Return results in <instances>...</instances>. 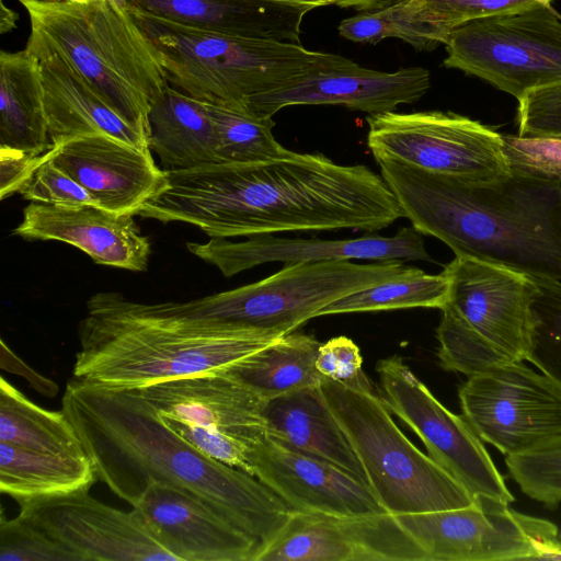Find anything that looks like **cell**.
I'll return each mask as SVG.
<instances>
[{
    "label": "cell",
    "mask_w": 561,
    "mask_h": 561,
    "mask_svg": "<svg viewBox=\"0 0 561 561\" xmlns=\"http://www.w3.org/2000/svg\"><path fill=\"white\" fill-rule=\"evenodd\" d=\"M164 171L167 184L137 215L190 224L210 238L376 232L403 217L381 175L364 164L335 163L322 153Z\"/></svg>",
    "instance_id": "6da1fadb"
},
{
    "label": "cell",
    "mask_w": 561,
    "mask_h": 561,
    "mask_svg": "<svg viewBox=\"0 0 561 561\" xmlns=\"http://www.w3.org/2000/svg\"><path fill=\"white\" fill-rule=\"evenodd\" d=\"M61 403L96 478L131 506L149 485L164 484L232 522L254 537L260 549L291 512L255 477L186 442L137 389L110 390L72 378Z\"/></svg>",
    "instance_id": "7a4b0ae2"
},
{
    "label": "cell",
    "mask_w": 561,
    "mask_h": 561,
    "mask_svg": "<svg viewBox=\"0 0 561 561\" xmlns=\"http://www.w3.org/2000/svg\"><path fill=\"white\" fill-rule=\"evenodd\" d=\"M403 217L456 256L561 282V183L512 174L469 183L391 158H375Z\"/></svg>",
    "instance_id": "3957f363"
},
{
    "label": "cell",
    "mask_w": 561,
    "mask_h": 561,
    "mask_svg": "<svg viewBox=\"0 0 561 561\" xmlns=\"http://www.w3.org/2000/svg\"><path fill=\"white\" fill-rule=\"evenodd\" d=\"M283 335L157 310L117 291L87 301L73 378L135 390L181 377L226 371Z\"/></svg>",
    "instance_id": "277c9868"
},
{
    "label": "cell",
    "mask_w": 561,
    "mask_h": 561,
    "mask_svg": "<svg viewBox=\"0 0 561 561\" xmlns=\"http://www.w3.org/2000/svg\"><path fill=\"white\" fill-rule=\"evenodd\" d=\"M30 19L25 47L66 57L124 118L149 131L151 105L169 83L158 53L116 0H18Z\"/></svg>",
    "instance_id": "5b68a950"
},
{
    "label": "cell",
    "mask_w": 561,
    "mask_h": 561,
    "mask_svg": "<svg viewBox=\"0 0 561 561\" xmlns=\"http://www.w3.org/2000/svg\"><path fill=\"white\" fill-rule=\"evenodd\" d=\"M129 12L154 46L169 85L245 113L253 98L295 84L324 55L300 43L206 32Z\"/></svg>",
    "instance_id": "8992f818"
},
{
    "label": "cell",
    "mask_w": 561,
    "mask_h": 561,
    "mask_svg": "<svg viewBox=\"0 0 561 561\" xmlns=\"http://www.w3.org/2000/svg\"><path fill=\"white\" fill-rule=\"evenodd\" d=\"M443 272L449 296L436 330L439 365L471 376L526 360L535 324V280L471 256L455 255Z\"/></svg>",
    "instance_id": "52a82bcc"
},
{
    "label": "cell",
    "mask_w": 561,
    "mask_h": 561,
    "mask_svg": "<svg viewBox=\"0 0 561 561\" xmlns=\"http://www.w3.org/2000/svg\"><path fill=\"white\" fill-rule=\"evenodd\" d=\"M323 396L346 434L374 494L396 516L458 508L476 497L416 448L392 420L386 399L374 389L325 378Z\"/></svg>",
    "instance_id": "ba28073f"
},
{
    "label": "cell",
    "mask_w": 561,
    "mask_h": 561,
    "mask_svg": "<svg viewBox=\"0 0 561 561\" xmlns=\"http://www.w3.org/2000/svg\"><path fill=\"white\" fill-rule=\"evenodd\" d=\"M410 266L401 261L355 264L323 261L285 264L259 282L188 301L151 304L161 312L207 319L238 329L285 335L327 305L390 280Z\"/></svg>",
    "instance_id": "9c48e42d"
},
{
    "label": "cell",
    "mask_w": 561,
    "mask_h": 561,
    "mask_svg": "<svg viewBox=\"0 0 561 561\" xmlns=\"http://www.w3.org/2000/svg\"><path fill=\"white\" fill-rule=\"evenodd\" d=\"M446 68L478 77L517 101L561 81V14L551 4L470 21L445 44Z\"/></svg>",
    "instance_id": "30bf717a"
},
{
    "label": "cell",
    "mask_w": 561,
    "mask_h": 561,
    "mask_svg": "<svg viewBox=\"0 0 561 561\" xmlns=\"http://www.w3.org/2000/svg\"><path fill=\"white\" fill-rule=\"evenodd\" d=\"M367 145L386 157L422 170L478 184L512 176L503 135L453 112L370 114Z\"/></svg>",
    "instance_id": "8fae6325"
},
{
    "label": "cell",
    "mask_w": 561,
    "mask_h": 561,
    "mask_svg": "<svg viewBox=\"0 0 561 561\" xmlns=\"http://www.w3.org/2000/svg\"><path fill=\"white\" fill-rule=\"evenodd\" d=\"M458 397L478 436L505 456L561 436V386L524 362L468 376Z\"/></svg>",
    "instance_id": "7c38bea8"
},
{
    "label": "cell",
    "mask_w": 561,
    "mask_h": 561,
    "mask_svg": "<svg viewBox=\"0 0 561 561\" xmlns=\"http://www.w3.org/2000/svg\"><path fill=\"white\" fill-rule=\"evenodd\" d=\"M376 369L390 411L420 437L437 465L474 497L514 501L483 440L463 415L447 410L400 357L381 359Z\"/></svg>",
    "instance_id": "4fadbf2b"
},
{
    "label": "cell",
    "mask_w": 561,
    "mask_h": 561,
    "mask_svg": "<svg viewBox=\"0 0 561 561\" xmlns=\"http://www.w3.org/2000/svg\"><path fill=\"white\" fill-rule=\"evenodd\" d=\"M394 517L426 561L535 560L552 525L483 496L463 507Z\"/></svg>",
    "instance_id": "5bb4252c"
},
{
    "label": "cell",
    "mask_w": 561,
    "mask_h": 561,
    "mask_svg": "<svg viewBox=\"0 0 561 561\" xmlns=\"http://www.w3.org/2000/svg\"><path fill=\"white\" fill-rule=\"evenodd\" d=\"M254 561H426L391 514L293 511Z\"/></svg>",
    "instance_id": "9a60e30c"
},
{
    "label": "cell",
    "mask_w": 561,
    "mask_h": 561,
    "mask_svg": "<svg viewBox=\"0 0 561 561\" xmlns=\"http://www.w3.org/2000/svg\"><path fill=\"white\" fill-rule=\"evenodd\" d=\"M20 514L67 547L79 561L174 560L133 508L124 512L89 490L28 501Z\"/></svg>",
    "instance_id": "2e32d148"
},
{
    "label": "cell",
    "mask_w": 561,
    "mask_h": 561,
    "mask_svg": "<svg viewBox=\"0 0 561 561\" xmlns=\"http://www.w3.org/2000/svg\"><path fill=\"white\" fill-rule=\"evenodd\" d=\"M431 77L422 67L385 72L360 67L340 55L324 53L300 81L285 89L253 98L247 112L270 118L291 105H342L378 114L420 100L430 89Z\"/></svg>",
    "instance_id": "e0dca14e"
},
{
    "label": "cell",
    "mask_w": 561,
    "mask_h": 561,
    "mask_svg": "<svg viewBox=\"0 0 561 561\" xmlns=\"http://www.w3.org/2000/svg\"><path fill=\"white\" fill-rule=\"evenodd\" d=\"M187 250L217 267L226 277L270 262L285 264L373 260L430 261L423 234L413 226L401 228L392 237L375 232L341 240L287 239L272 234L248 237L244 241L210 238L205 243L187 242Z\"/></svg>",
    "instance_id": "ac0fdd59"
},
{
    "label": "cell",
    "mask_w": 561,
    "mask_h": 561,
    "mask_svg": "<svg viewBox=\"0 0 561 561\" xmlns=\"http://www.w3.org/2000/svg\"><path fill=\"white\" fill-rule=\"evenodd\" d=\"M250 474L293 511L340 516L389 514L368 484L341 468L265 436L249 450Z\"/></svg>",
    "instance_id": "d6986e66"
},
{
    "label": "cell",
    "mask_w": 561,
    "mask_h": 561,
    "mask_svg": "<svg viewBox=\"0 0 561 561\" xmlns=\"http://www.w3.org/2000/svg\"><path fill=\"white\" fill-rule=\"evenodd\" d=\"M48 159L83 186L98 207L137 215L167 184L151 154L106 135H90L53 146Z\"/></svg>",
    "instance_id": "ffe728a7"
},
{
    "label": "cell",
    "mask_w": 561,
    "mask_h": 561,
    "mask_svg": "<svg viewBox=\"0 0 561 561\" xmlns=\"http://www.w3.org/2000/svg\"><path fill=\"white\" fill-rule=\"evenodd\" d=\"M176 561H254L257 540L203 502L164 484L133 506Z\"/></svg>",
    "instance_id": "44dd1931"
},
{
    "label": "cell",
    "mask_w": 561,
    "mask_h": 561,
    "mask_svg": "<svg viewBox=\"0 0 561 561\" xmlns=\"http://www.w3.org/2000/svg\"><path fill=\"white\" fill-rule=\"evenodd\" d=\"M137 390L162 416L249 445L267 435L266 400L228 371L174 378Z\"/></svg>",
    "instance_id": "7402d4cb"
},
{
    "label": "cell",
    "mask_w": 561,
    "mask_h": 561,
    "mask_svg": "<svg viewBox=\"0 0 561 561\" xmlns=\"http://www.w3.org/2000/svg\"><path fill=\"white\" fill-rule=\"evenodd\" d=\"M12 234L25 240H54L71 244L95 264L134 272L148 270L150 241L134 215H118L98 206L59 207L31 202Z\"/></svg>",
    "instance_id": "603a6c76"
},
{
    "label": "cell",
    "mask_w": 561,
    "mask_h": 561,
    "mask_svg": "<svg viewBox=\"0 0 561 561\" xmlns=\"http://www.w3.org/2000/svg\"><path fill=\"white\" fill-rule=\"evenodd\" d=\"M24 49L39 62L53 146L77 137L106 135L150 150L149 131L121 116L66 57L39 47Z\"/></svg>",
    "instance_id": "cb8c5ba5"
},
{
    "label": "cell",
    "mask_w": 561,
    "mask_h": 561,
    "mask_svg": "<svg viewBox=\"0 0 561 561\" xmlns=\"http://www.w3.org/2000/svg\"><path fill=\"white\" fill-rule=\"evenodd\" d=\"M126 8L197 30L300 43L311 5L267 0H128Z\"/></svg>",
    "instance_id": "d4e9b609"
},
{
    "label": "cell",
    "mask_w": 561,
    "mask_h": 561,
    "mask_svg": "<svg viewBox=\"0 0 561 561\" xmlns=\"http://www.w3.org/2000/svg\"><path fill=\"white\" fill-rule=\"evenodd\" d=\"M263 415L267 436L325 460L368 484L364 467L320 386L301 388L266 400Z\"/></svg>",
    "instance_id": "484cf974"
},
{
    "label": "cell",
    "mask_w": 561,
    "mask_h": 561,
    "mask_svg": "<svg viewBox=\"0 0 561 561\" xmlns=\"http://www.w3.org/2000/svg\"><path fill=\"white\" fill-rule=\"evenodd\" d=\"M37 58L0 53V150L36 158L51 149Z\"/></svg>",
    "instance_id": "4316f807"
},
{
    "label": "cell",
    "mask_w": 561,
    "mask_h": 561,
    "mask_svg": "<svg viewBox=\"0 0 561 561\" xmlns=\"http://www.w3.org/2000/svg\"><path fill=\"white\" fill-rule=\"evenodd\" d=\"M149 148L163 170L217 163V135L205 102L169 85L148 114Z\"/></svg>",
    "instance_id": "83f0119b"
},
{
    "label": "cell",
    "mask_w": 561,
    "mask_h": 561,
    "mask_svg": "<svg viewBox=\"0 0 561 561\" xmlns=\"http://www.w3.org/2000/svg\"><path fill=\"white\" fill-rule=\"evenodd\" d=\"M96 478L88 455H50L0 442V491L19 504L89 490Z\"/></svg>",
    "instance_id": "f1b7e54d"
},
{
    "label": "cell",
    "mask_w": 561,
    "mask_h": 561,
    "mask_svg": "<svg viewBox=\"0 0 561 561\" xmlns=\"http://www.w3.org/2000/svg\"><path fill=\"white\" fill-rule=\"evenodd\" d=\"M321 343L310 334L290 332L249 355L229 370L254 393L270 400L327 378L317 367Z\"/></svg>",
    "instance_id": "f546056e"
},
{
    "label": "cell",
    "mask_w": 561,
    "mask_h": 561,
    "mask_svg": "<svg viewBox=\"0 0 561 561\" xmlns=\"http://www.w3.org/2000/svg\"><path fill=\"white\" fill-rule=\"evenodd\" d=\"M0 442L50 455H85L62 410L43 409L3 377L0 379Z\"/></svg>",
    "instance_id": "4dcf8cb0"
},
{
    "label": "cell",
    "mask_w": 561,
    "mask_h": 561,
    "mask_svg": "<svg viewBox=\"0 0 561 561\" xmlns=\"http://www.w3.org/2000/svg\"><path fill=\"white\" fill-rule=\"evenodd\" d=\"M448 296L449 279L443 271L433 275L410 266L396 278L352 293L327 305L317 317L416 307L443 309Z\"/></svg>",
    "instance_id": "1f68e13d"
},
{
    "label": "cell",
    "mask_w": 561,
    "mask_h": 561,
    "mask_svg": "<svg viewBox=\"0 0 561 561\" xmlns=\"http://www.w3.org/2000/svg\"><path fill=\"white\" fill-rule=\"evenodd\" d=\"M339 34L352 42L373 45L396 37L425 51L445 45L449 38L447 32L416 13L412 0H399L382 9L347 18L339 24Z\"/></svg>",
    "instance_id": "d6a6232c"
},
{
    "label": "cell",
    "mask_w": 561,
    "mask_h": 561,
    "mask_svg": "<svg viewBox=\"0 0 561 561\" xmlns=\"http://www.w3.org/2000/svg\"><path fill=\"white\" fill-rule=\"evenodd\" d=\"M217 135L220 163H255L286 159L295 151L283 147L273 136L275 122L226 106L206 103Z\"/></svg>",
    "instance_id": "836d02e7"
},
{
    "label": "cell",
    "mask_w": 561,
    "mask_h": 561,
    "mask_svg": "<svg viewBox=\"0 0 561 561\" xmlns=\"http://www.w3.org/2000/svg\"><path fill=\"white\" fill-rule=\"evenodd\" d=\"M505 465L525 495L550 508L561 504V436L505 456Z\"/></svg>",
    "instance_id": "e575fe53"
},
{
    "label": "cell",
    "mask_w": 561,
    "mask_h": 561,
    "mask_svg": "<svg viewBox=\"0 0 561 561\" xmlns=\"http://www.w3.org/2000/svg\"><path fill=\"white\" fill-rule=\"evenodd\" d=\"M533 279L535 324L526 360L561 386V282Z\"/></svg>",
    "instance_id": "d590c367"
},
{
    "label": "cell",
    "mask_w": 561,
    "mask_h": 561,
    "mask_svg": "<svg viewBox=\"0 0 561 561\" xmlns=\"http://www.w3.org/2000/svg\"><path fill=\"white\" fill-rule=\"evenodd\" d=\"M0 561H79L67 547L19 514L1 516Z\"/></svg>",
    "instance_id": "8d00e7d4"
},
{
    "label": "cell",
    "mask_w": 561,
    "mask_h": 561,
    "mask_svg": "<svg viewBox=\"0 0 561 561\" xmlns=\"http://www.w3.org/2000/svg\"><path fill=\"white\" fill-rule=\"evenodd\" d=\"M512 174L561 183V138L503 135Z\"/></svg>",
    "instance_id": "74e56055"
},
{
    "label": "cell",
    "mask_w": 561,
    "mask_h": 561,
    "mask_svg": "<svg viewBox=\"0 0 561 561\" xmlns=\"http://www.w3.org/2000/svg\"><path fill=\"white\" fill-rule=\"evenodd\" d=\"M416 13L449 35L470 21L545 3L540 0H412Z\"/></svg>",
    "instance_id": "f35d334b"
},
{
    "label": "cell",
    "mask_w": 561,
    "mask_h": 561,
    "mask_svg": "<svg viewBox=\"0 0 561 561\" xmlns=\"http://www.w3.org/2000/svg\"><path fill=\"white\" fill-rule=\"evenodd\" d=\"M24 199L59 207L96 206L88 191L43 154L18 191Z\"/></svg>",
    "instance_id": "ab89813d"
},
{
    "label": "cell",
    "mask_w": 561,
    "mask_h": 561,
    "mask_svg": "<svg viewBox=\"0 0 561 561\" xmlns=\"http://www.w3.org/2000/svg\"><path fill=\"white\" fill-rule=\"evenodd\" d=\"M517 118L518 136L561 138V81L522 96Z\"/></svg>",
    "instance_id": "60d3db41"
},
{
    "label": "cell",
    "mask_w": 561,
    "mask_h": 561,
    "mask_svg": "<svg viewBox=\"0 0 561 561\" xmlns=\"http://www.w3.org/2000/svg\"><path fill=\"white\" fill-rule=\"evenodd\" d=\"M362 365L358 346L346 336L333 337L321 344L316 360L318 371L324 377L348 387L373 389Z\"/></svg>",
    "instance_id": "b9f144b4"
},
{
    "label": "cell",
    "mask_w": 561,
    "mask_h": 561,
    "mask_svg": "<svg viewBox=\"0 0 561 561\" xmlns=\"http://www.w3.org/2000/svg\"><path fill=\"white\" fill-rule=\"evenodd\" d=\"M1 152V198L18 192L23 182L42 161L43 154L36 158L15 151Z\"/></svg>",
    "instance_id": "7bdbcfd3"
},
{
    "label": "cell",
    "mask_w": 561,
    "mask_h": 561,
    "mask_svg": "<svg viewBox=\"0 0 561 561\" xmlns=\"http://www.w3.org/2000/svg\"><path fill=\"white\" fill-rule=\"evenodd\" d=\"M1 363L8 364V368L5 369L27 378L31 385L45 396H55L57 392L58 387L54 381L44 378L42 375L27 367L5 346L3 341H1Z\"/></svg>",
    "instance_id": "ee69618b"
},
{
    "label": "cell",
    "mask_w": 561,
    "mask_h": 561,
    "mask_svg": "<svg viewBox=\"0 0 561 561\" xmlns=\"http://www.w3.org/2000/svg\"><path fill=\"white\" fill-rule=\"evenodd\" d=\"M399 0H332V4L341 8H354L359 11L382 9Z\"/></svg>",
    "instance_id": "f6af8a7d"
},
{
    "label": "cell",
    "mask_w": 561,
    "mask_h": 561,
    "mask_svg": "<svg viewBox=\"0 0 561 561\" xmlns=\"http://www.w3.org/2000/svg\"><path fill=\"white\" fill-rule=\"evenodd\" d=\"M539 559L561 560V528H557L553 535L546 542Z\"/></svg>",
    "instance_id": "bcb514c9"
},
{
    "label": "cell",
    "mask_w": 561,
    "mask_h": 561,
    "mask_svg": "<svg viewBox=\"0 0 561 561\" xmlns=\"http://www.w3.org/2000/svg\"><path fill=\"white\" fill-rule=\"evenodd\" d=\"M19 15L16 12L5 5L3 0L0 1V34L3 35L16 27Z\"/></svg>",
    "instance_id": "7dc6e473"
},
{
    "label": "cell",
    "mask_w": 561,
    "mask_h": 561,
    "mask_svg": "<svg viewBox=\"0 0 561 561\" xmlns=\"http://www.w3.org/2000/svg\"><path fill=\"white\" fill-rule=\"evenodd\" d=\"M267 1H278V2L295 3V4L311 5L314 9L318 7L332 4V0H267Z\"/></svg>",
    "instance_id": "c3c4849f"
},
{
    "label": "cell",
    "mask_w": 561,
    "mask_h": 561,
    "mask_svg": "<svg viewBox=\"0 0 561 561\" xmlns=\"http://www.w3.org/2000/svg\"><path fill=\"white\" fill-rule=\"evenodd\" d=\"M67 2H71V3H80V4H83V3H88L90 0H65Z\"/></svg>",
    "instance_id": "681fc988"
},
{
    "label": "cell",
    "mask_w": 561,
    "mask_h": 561,
    "mask_svg": "<svg viewBox=\"0 0 561 561\" xmlns=\"http://www.w3.org/2000/svg\"><path fill=\"white\" fill-rule=\"evenodd\" d=\"M118 3H121L122 5L126 7L127 5V2L128 0H116Z\"/></svg>",
    "instance_id": "f907efd6"
},
{
    "label": "cell",
    "mask_w": 561,
    "mask_h": 561,
    "mask_svg": "<svg viewBox=\"0 0 561 561\" xmlns=\"http://www.w3.org/2000/svg\"><path fill=\"white\" fill-rule=\"evenodd\" d=\"M540 1H542V2H545V3H549V4H551V3H552L553 1H556V0H540Z\"/></svg>",
    "instance_id": "816d5d0a"
},
{
    "label": "cell",
    "mask_w": 561,
    "mask_h": 561,
    "mask_svg": "<svg viewBox=\"0 0 561 561\" xmlns=\"http://www.w3.org/2000/svg\"><path fill=\"white\" fill-rule=\"evenodd\" d=\"M34 1H38V2H49V1H57V0H34Z\"/></svg>",
    "instance_id": "f5cc1de1"
}]
</instances>
